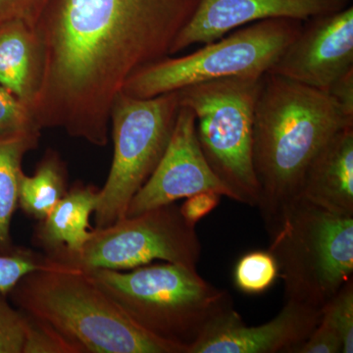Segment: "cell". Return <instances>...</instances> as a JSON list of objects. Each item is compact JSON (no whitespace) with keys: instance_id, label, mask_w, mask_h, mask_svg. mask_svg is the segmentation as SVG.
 I'll return each instance as SVG.
<instances>
[{"instance_id":"6","label":"cell","mask_w":353,"mask_h":353,"mask_svg":"<svg viewBox=\"0 0 353 353\" xmlns=\"http://www.w3.org/2000/svg\"><path fill=\"white\" fill-rule=\"evenodd\" d=\"M261 78L220 79L179 90L181 106L196 118L197 141L232 201L257 208L252 162L253 119Z\"/></svg>"},{"instance_id":"8","label":"cell","mask_w":353,"mask_h":353,"mask_svg":"<svg viewBox=\"0 0 353 353\" xmlns=\"http://www.w3.org/2000/svg\"><path fill=\"white\" fill-rule=\"evenodd\" d=\"M181 109L178 90L137 99L122 90L110 111L114 155L108 180L99 190L97 228L126 216L132 196L145 185L163 157Z\"/></svg>"},{"instance_id":"19","label":"cell","mask_w":353,"mask_h":353,"mask_svg":"<svg viewBox=\"0 0 353 353\" xmlns=\"http://www.w3.org/2000/svg\"><path fill=\"white\" fill-rule=\"evenodd\" d=\"M278 278L277 262L268 250L245 253L234 267V285L241 292L250 296L264 294Z\"/></svg>"},{"instance_id":"2","label":"cell","mask_w":353,"mask_h":353,"mask_svg":"<svg viewBox=\"0 0 353 353\" xmlns=\"http://www.w3.org/2000/svg\"><path fill=\"white\" fill-rule=\"evenodd\" d=\"M353 126L326 92L266 73L253 119L252 162L259 182L260 215L269 236L280 229L301 197L309 164L334 134Z\"/></svg>"},{"instance_id":"25","label":"cell","mask_w":353,"mask_h":353,"mask_svg":"<svg viewBox=\"0 0 353 353\" xmlns=\"http://www.w3.org/2000/svg\"><path fill=\"white\" fill-rule=\"evenodd\" d=\"M296 353H341V340L336 332L320 319L319 324Z\"/></svg>"},{"instance_id":"5","label":"cell","mask_w":353,"mask_h":353,"mask_svg":"<svg viewBox=\"0 0 353 353\" xmlns=\"http://www.w3.org/2000/svg\"><path fill=\"white\" fill-rule=\"evenodd\" d=\"M270 241L285 301L322 309L352 280L353 216L299 197Z\"/></svg>"},{"instance_id":"12","label":"cell","mask_w":353,"mask_h":353,"mask_svg":"<svg viewBox=\"0 0 353 353\" xmlns=\"http://www.w3.org/2000/svg\"><path fill=\"white\" fill-rule=\"evenodd\" d=\"M321 315L322 309L285 301L270 321L246 326L233 309L214 323L189 353H296Z\"/></svg>"},{"instance_id":"4","label":"cell","mask_w":353,"mask_h":353,"mask_svg":"<svg viewBox=\"0 0 353 353\" xmlns=\"http://www.w3.org/2000/svg\"><path fill=\"white\" fill-rule=\"evenodd\" d=\"M132 320L160 340L190 348L220 318L233 297L182 264H148L127 271L83 272Z\"/></svg>"},{"instance_id":"18","label":"cell","mask_w":353,"mask_h":353,"mask_svg":"<svg viewBox=\"0 0 353 353\" xmlns=\"http://www.w3.org/2000/svg\"><path fill=\"white\" fill-rule=\"evenodd\" d=\"M66 165L55 150H48L34 175L22 174L18 208L29 217L44 219L68 192Z\"/></svg>"},{"instance_id":"21","label":"cell","mask_w":353,"mask_h":353,"mask_svg":"<svg viewBox=\"0 0 353 353\" xmlns=\"http://www.w3.org/2000/svg\"><path fill=\"white\" fill-rule=\"evenodd\" d=\"M25 316V340L22 353H80L75 345L50 325L26 313Z\"/></svg>"},{"instance_id":"1","label":"cell","mask_w":353,"mask_h":353,"mask_svg":"<svg viewBox=\"0 0 353 353\" xmlns=\"http://www.w3.org/2000/svg\"><path fill=\"white\" fill-rule=\"evenodd\" d=\"M201 0H50L38 29L44 75L32 109L41 130L108 145L116 95L138 70L170 57Z\"/></svg>"},{"instance_id":"11","label":"cell","mask_w":353,"mask_h":353,"mask_svg":"<svg viewBox=\"0 0 353 353\" xmlns=\"http://www.w3.org/2000/svg\"><path fill=\"white\" fill-rule=\"evenodd\" d=\"M202 192L232 199L201 152L194 114L181 106L168 148L152 175L132 196L126 216L139 215Z\"/></svg>"},{"instance_id":"20","label":"cell","mask_w":353,"mask_h":353,"mask_svg":"<svg viewBox=\"0 0 353 353\" xmlns=\"http://www.w3.org/2000/svg\"><path fill=\"white\" fill-rule=\"evenodd\" d=\"M321 320L338 334L341 353H352L353 280L348 281L338 294L323 306Z\"/></svg>"},{"instance_id":"10","label":"cell","mask_w":353,"mask_h":353,"mask_svg":"<svg viewBox=\"0 0 353 353\" xmlns=\"http://www.w3.org/2000/svg\"><path fill=\"white\" fill-rule=\"evenodd\" d=\"M303 22L268 73L328 92L353 72V7Z\"/></svg>"},{"instance_id":"16","label":"cell","mask_w":353,"mask_h":353,"mask_svg":"<svg viewBox=\"0 0 353 353\" xmlns=\"http://www.w3.org/2000/svg\"><path fill=\"white\" fill-rule=\"evenodd\" d=\"M43 75L44 48L37 27L22 20L0 26V85L32 111Z\"/></svg>"},{"instance_id":"9","label":"cell","mask_w":353,"mask_h":353,"mask_svg":"<svg viewBox=\"0 0 353 353\" xmlns=\"http://www.w3.org/2000/svg\"><path fill=\"white\" fill-rule=\"evenodd\" d=\"M201 256L196 226L183 219L174 202L97 228L80 252L50 259L81 272L127 271L155 260L196 269Z\"/></svg>"},{"instance_id":"15","label":"cell","mask_w":353,"mask_h":353,"mask_svg":"<svg viewBox=\"0 0 353 353\" xmlns=\"http://www.w3.org/2000/svg\"><path fill=\"white\" fill-rule=\"evenodd\" d=\"M99 188L76 183L32 234V245L50 259L80 252L92 236L90 218L99 199Z\"/></svg>"},{"instance_id":"3","label":"cell","mask_w":353,"mask_h":353,"mask_svg":"<svg viewBox=\"0 0 353 353\" xmlns=\"http://www.w3.org/2000/svg\"><path fill=\"white\" fill-rule=\"evenodd\" d=\"M54 263L26 276L9 296L80 353H187L139 327L83 272Z\"/></svg>"},{"instance_id":"14","label":"cell","mask_w":353,"mask_h":353,"mask_svg":"<svg viewBox=\"0 0 353 353\" xmlns=\"http://www.w3.org/2000/svg\"><path fill=\"white\" fill-rule=\"evenodd\" d=\"M301 197L330 212L353 216V126L334 134L313 158Z\"/></svg>"},{"instance_id":"7","label":"cell","mask_w":353,"mask_h":353,"mask_svg":"<svg viewBox=\"0 0 353 353\" xmlns=\"http://www.w3.org/2000/svg\"><path fill=\"white\" fill-rule=\"evenodd\" d=\"M303 21L273 18L252 23L183 57H167L132 74L122 92L150 99L220 79L261 78L299 36Z\"/></svg>"},{"instance_id":"26","label":"cell","mask_w":353,"mask_h":353,"mask_svg":"<svg viewBox=\"0 0 353 353\" xmlns=\"http://www.w3.org/2000/svg\"><path fill=\"white\" fill-rule=\"evenodd\" d=\"M221 196L214 192H202L187 197V201L180 206L181 214L190 225L196 226L219 205Z\"/></svg>"},{"instance_id":"17","label":"cell","mask_w":353,"mask_h":353,"mask_svg":"<svg viewBox=\"0 0 353 353\" xmlns=\"http://www.w3.org/2000/svg\"><path fill=\"white\" fill-rule=\"evenodd\" d=\"M41 131H31L0 139V254L13 252L11 223L18 208L23 159L36 150Z\"/></svg>"},{"instance_id":"27","label":"cell","mask_w":353,"mask_h":353,"mask_svg":"<svg viewBox=\"0 0 353 353\" xmlns=\"http://www.w3.org/2000/svg\"><path fill=\"white\" fill-rule=\"evenodd\" d=\"M328 94L345 112L353 115V72L334 83Z\"/></svg>"},{"instance_id":"13","label":"cell","mask_w":353,"mask_h":353,"mask_svg":"<svg viewBox=\"0 0 353 353\" xmlns=\"http://www.w3.org/2000/svg\"><path fill=\"white\" fill-rule=\"evenodd\" d=\"M352 0H201L176 37L170 57L194 44L213 43L230 32L259 21L292 18L301 21L338 12Z\"/></svg>"},{"instance_id":"22","label":"cell","mask_w":353,"mask_h":353,"mask_svg":"<svg viewBox=\"0 0 353 353\" xmlns=\"http://www.w3.org/2000/svg\"><path fill=\"white\" fill-rule=\"evenodd\" d=\"M31 131H41L32 109L0 85V139Z\"/></svg>"},{"instance_id":"23","label":"cell","mask_w":353,"mask_h":353,"mask_svg":"<svg viewBox=\"0 0 353 353\" xmlns=\"http://www.w3.org/2000/svg\"><path fill=\"white\" fill-rule=\"evenodd\" d=\"M25 330V313L0 294V353H22Z\"/></svg>"},{"instance_id":"24","label":"cell","mask_w":353,"mask_h":353,"mask_svg":"<svg viewBox=\"0 0 353 353\" xmlns=\"http://www.w3.org/2000/svg\"><path fill=\"white\" fill-rule=\"evenodd\" d=\"M50 0H0V26L22 20L37 27Z\"/></svg>"}]
</instances>
